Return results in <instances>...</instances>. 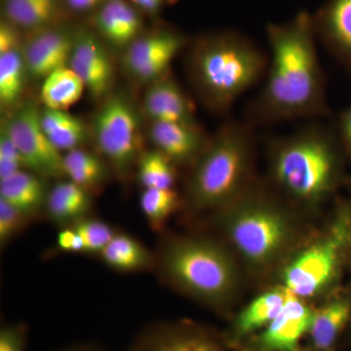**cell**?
<instances>
[{
	"mask_svg": "<svg viewBox=\"0 0 351 351\" xmlns=\"http://www.w3.org/2000/svg\"><path fill=\"white\" fill-rule=\"evenodd\" d=\"M270 48L265 85L247 110V121L270 124L329 115L326 82L313 14L300 11L265 27Z\"/></svg>",
	"mask_w": 351,
	"mask_h": 351,
	"instance_id": "cell-1",
	"label": "cell"
},
{
	"mask_svg": "<svg viewBox=\"0 0 351 351\" xmlns=\"http://www.w3.org/2000/svg\"><path fill=\"white\" fill-rule=\"evenodd\" d=\"M269 177L276 193L301 206L325 202L345 180L346 154L336 129L309 124L269 145Z\"/></svg>",
	"mask_w": 351,
	"mask_h": 351,
	"instance_id": "cell-2",
	"label": "cell"
},
{
	"mask_svg": "<svg viewBox=\"0 0 351 351\" xmlns=\"http://www.w3.org/2000/svg\"><path fill=\"white\" fill-rule=\"evenodd\" d=\"M186 71L201 103L216 114L267 75L269 56L250 38L233 31L201 34L189 43Z\"/></svg>",
	"mask_w": 351,
	"mask_h": 351,
	"instance_id": "cell-3",
	"label": "cell"
},
{
	"mask_svg": "<svg viewBox=\"0 0 351 351\" xmlns=\"http://www.w3.org/2000/svg\"><path fill=\"white\" fill-rule=\"evenodd\" d=\"M253 124L230 120L209 138L191 166L186 195L198 211L223 209L255 182L256 138Z\"/></svg>",
	"mask_w": 351,
	"mask_h": 351,
	"instance_id": "cell-4",
	"label": "cell"
},
{
	"mask_svg": "<svg viewBox=\"0 0 351 351\" xmlns=\"http://www.w3.org/2000/svg\"><path fill=\"white\" fill-rule=\"evenodd\" d=\"M221 228L235 251L255 269H267L297 239L294 217L281 196L254 182L241 197L219 210Z\"/></svg>",
	"mask_w": 351,
	"mask_h": 351,
	"instance_id": "cell-5",
	"label": "cell"
},
{
	"mask_svg": "<svg viewBox=\"0 0 351 351\" xmlns=\"http://www.w3.org/2000/svg\"><path fill=\"white\" fill-rule=\"evenodd\" d=\"M160 269L173 286L207 306H225L239 288V267L232 254L203 237L171 240L161 254Z\"/></svg>",
	"mask_w": 351,
	"mask_h": 351,
	"instance_id": "cell-6",
	"label": "cell"
},
{
	"mask_svg": "<svg viewBox=\"0 0 351 351\" xmlns=\"http://www.w3.org/2000/svg\"><path fill=\"white\" fill-rule=\"evenodd\" d=\"M351 267V201L339 200L331 223L295 253L283 270L284 287L299 298L332 289Z\"/></svg>",
	"mask_w": 351,
	"mask_h": 351,
	"instance_id": "cell-7",
	"label": "cell"
},
{
	"mask_svg": "<svg viewBox=\"0 0 351 351\" xmlns=\"http://www.w3.org/2000/svg\"><path fill=\"white\" fill-rule=\"evenodd\" d=\"M143 110L123 90L113 91L94 114L90 131L99 152L120 178L137 166L143 151Z\"/></svg>",
	"mask_w": 351,
	"mask_h": 351,
	"instance_id": "cell-8",
	"label": "cell"
},
{
	"mask_svg": "<svg viewBox=\"0 0 351 351\" xmlns=\"http://www.w3.org/2000/svg\"><path fill=\"white\" fill-rule=\"evenodd\" d=\"M1 122L24 157L27 169L45 180L66 176L63 156L44 132L40 108L34 101H23L20 107L4 114Z\"/></svg>",
	"mask_w": 351,
	"mask_h": 351,
	"instance_id": "cell-9",
	"label": "cell"
},
{
	"mask_svg": "<svg viewBox=\"0 0 351 351\" xmlns=\"http://www.w3.org/2000/svg\"><path fill=\"white\" fill-rule=\"evenodd\" d=\"M189 43L182 32L168 27L144 32L121 53L122 66L136 82L151 84L169 75L171 64Z\"/></svg>",
	"mask_w": 351,
	"mask_h": 351,
	"instance_id": "cell-10",
	"label": "cell"
},
{
	"mask_svg": "<svg viewBox=\"0 0 351 351\" xmlns=\"http://www.w3.org/2000/svg\"><path fill=\"white\" fill-rule=\"evenodd\" d=\"M69 66L80 76L95 101H104L114 91L115 66L110 48L91 29L76 27Z\"/></svg>",
	"mask_w": 351,
	"mask_h": 351,
	"instance_id": "cell-11",
	"label": "cell"
},
{
	"mask_svg": "<svg viewBox=\"0 0 351 351\" xmlns=\"http://www.w3.org/2000/svg\"><path fill=\"white\" fill-rule=\"evenodd\" d=\"M75 29L73 25L60 24L25 32L23 55L29 82H43L57 69L69 66Z\"/></svg>",
	"mask_w": 351,
	"mask_h": 351,
	"instance_id": "cell-12",
	"label": "cell"
},
{
	"mask_svg": "<svg viewBox=\"0 0 351 351\" xmlns=\"http://www.w3.org/2000/svg\"><path fill=\"white\" fill-rule=\"evenodd\" d=\"M129 351H225L213 336L191 323H161L138 335Z\"/></svg>",
	"mask_w": 351,
	"mask_h": 351,
	"instance_id": "cell-13",
	"label": "cell"
},
{
	"mask_svg": "<svg viewBox=\"0 0 351 351\" xmlns=\"http://www.w3.org/2000/svg\"><path fill=\"white\" fill-rule=\"evenodd\" d=\"M314 311L301 298L291 295L280 313L256 339V351H298L313 324Z\"/></svg>",
	"mask_w": 351,
	"mask_h": 351,
	"instance_id": "cell-14",
	"label": "cell"
},
{
	"mask_svg": "<svg viewBox=\"0 0 351 351\" xmlns=\"http://www.w3.org/2000/svg\"><path fill=\"white\" fill-rule=\"evenodd\" d=\"M95 32L121 54L144 34L142 13L129 0H108L93 14Z\"/></svg>",
	"mask_w": 351,
	"mask_h": 351,
	"instance_id": "cell-15",
	"label": "cell"
},
{
	"mask_svg": "<svg viewBox=\"0 0 351 351\" xmlns=\"http://www.w3.org/2000/svg\"><path fill=\"white\" fill-rule=\"evenodd\" d=\"M142 110L151 122H175L199 126L193 101L181 85L169 75L147 85Z\"/></svg>",
	"mask_w": 351,
	"mask_h": 351,
	"instance_id": "cell-16",
	"label": "cell"
},
{
	"mask_svg": "<svg viewBox=\"0 0 351 351\" xmlns=\"http://www.w3.org/2000/svg\"><path fill=\"white\" fill-rule=\"evenodd\" d=\"M313 22L317 40L351 71V0H326Z\"/></svg>",
	"mask_w": 351,
	"mask_h": 351,
	"instance_id": "cell-17",
	"label": "cell"
},
{
	"mask_svg": "<svg viewBox=\"0 0 351 351\" xmlns=\"http://www.w3.org/2000/svg\"><path fill=\"white\" fill-rule=\"evenodd\" d=\"M147 135L154 149L162 152L176 166L193 165L210 138L200 125L160 121L151 122Z\"/></svg>",
	"mask_w": 351,
	"mask_h": 351,
	"instance_id": "cell-18",
	"label": "cell"
},
{
	"mask_svg": "<svg viewBox=\"0 0 351 351\" xmlns=\"http://www.w3.org/2000/svg\"><path fill=\"white\" fill-rule=\"evenodd\" d=\"M350 320L351 291L337 293L324 306L314 311L308 332L314 348L319 351L331 350Z\"/></svg>",
	"mask_w": 351,
	"mask_h": 351,
	"instance_id": "cell-19",
	"label": "cell"
},
{
	"mask_svg": "<svg viewBox=\"0 0 351 351\" xmlns=\"http://www.w3.org/2000/svg\"><path fill=\"white\" fill-rule=\"evenodd\" d=\"M1 13L24 32L64 24L66 15L59 0H1Z\"/></svg>",
	"mask_w": 351,
	"mask_h": 351,
	"instance_id": "cell-20",
	"label": "cell"
},
{
	"mask_svg": "<svg viewBox=\"0 0 351 351\" xmlns=\"http://www.w3.org/2000/svg\"><path fill=\"white\" fill-rule=\"evenodd\" d=\"M92 204L90 191L69 180L58 182L49 189L45 209L49 218L57 225L73 226L86 218Z\"/></svg>",
	"mask_w": 351,
	"mask_h": 351,
	"instance_id": "cell-21",
	"label": "cell"
},
{
	"mask_svg": "<svg viewBox=\"0 0 351 351\" xmlns=\"http://www.w3.org/2000/svg\"><path fill=\"white\" fill-rule=\"evenodd\" d=\"M48 191L46 180L29 171H20L0 181V198L29 218L45 207Z\"/></svg>",
	"mask_w": 351,
	"mask_h": 351,
	"instance_id": "cell-22",
	"label": "cell"
},
{
	"mask_svg": "<svg viewBox=\"0 0 351 351\" xmlns=\"http://www.w3.org/2000/svg\"><path fill=\"white\" fill-rule=\"evenodd\" d=\"M291 295L283 286L267 291L254 299L235 318L233 337L243 338L265 329L280 313Z\"/></svg>",
	"mask_w": 351,
	"mask_h": 351,
	"instance_id": "cell-23",
	"label": "cell"
},
{
	"mask_svg": "<svg viewBox=\"0 0 351 351\" xmlns=\"http://www.w3.org/2000/svg\"><path fill=\"white\" fill-rule=\"evenodd\" d=\"M40 122L51 143L60 152L80 149L91 138L90 127L66 110L40 108Z\"/></svg>",
	"mask_w": 351,
	"mask_h": 351,
	"instance_id": "cell-24",
	"label": "cell"
},
{
	"mask_svg": "<svg viewBox=\"0 0 351 351\" xmlns=\"http://www.w3.org/2000/svg\"><path fill=\"white\" fill-rule=\"evenodd\" d=\"M29 82L23 47L0 53V107L4 114L20 107Z\"/></svg>",
	"mask_w": 351,
	"mask_h": 351,
	"instance_id": "cell-25",
	"label": "cell"
},
{
	"mask_svg": "<svg viewBox=\"0 0 351 351\" xmlns=\"http://www.w3.org/2000/svg\"><path fill=\"white\" fill-rule=\"evenodd\" d=\"M84 83L69 66L57 69L43 80L40 101L43 107L66 110L82 98Z\"/></svg>",
	"mask_w": 351,
	"mask_h": 351,
	"instance_id": "cell-26",
	"label": "cell"
},
{
	"mask_svg": "<svg viewBox=\"0 0 351 351\" xmlns=\"http://www.w3.org/2000/svg\"><path fill=\"white\" fill-rule=\"evenodd\" d=\"M104 262L120 271H136L151 267L149 251L130 235L115 234L100 254Z\"/></svg>",
	"mask_w": 351,
	"mask_h": 351,
	"instance_id": "cell-27",
	"label": "cell"
},
{
	"mask_svg": "<svg viewBox=\"0 0 351 351\" xmlns=\"http://www.w3.org/2000/svg\"><path fill=\"white\" fill-rule=\"evenodd\" d=\"M63 159L66 177L78 186L90 191L107 181L108 165L98 154L80 147L66 152Z\"/></svg>",
	"mask_w": 351,
	"mask_h": 351,
	"instance_id": "cell-28",
	"label": "cell"
},
{
	"mask_svg": "<svg viewBox=\"0 0 351 351\" xmlns=\"http://www.w3.org/2000/svg\"><path fill=\"white\" fill-rule=\"evenodd\" d=\"M137 166L138 181L145 189H174L176 165L162 152L144 151Z\"/></svg>",
	"mask_w": 351,
	"mask_h": 351,
	"instance_id": "cell-29",
	"label": "cell"
},
{
	"mask_svg": "<svg viewBox=\"0 0 351 351\" xmlns=\"http://www.w3.org/2000/svg\"><path fill=\"white\" fill-rule=\"evenodd\" d=\"M180 196L174 189H145L140 205L145 219L154 230H160L180 205Z\"/></svg>",
	"mask_w": 351,
	"mask_h": 351,
	"instance_id": "cell-30",
	"label": "cell"
},
{
	"mask_svg": "<svg viewBox=\"0 0 351 351\" xmlns=\"http://www.w3.org/2000/svg\"><path fill=\"white\" fill-rule=\"evenodd\" d=\"M73 228L82 237L84 245L83 252L89 254H101L115 235L108 223L87 217L75 223Z\"/></svg>",
	"mask_w": 351,
	"mask_h": 351,
	"instance_id": "cell-31",
	"label": "cell"
},
{
	"mask_svg": "<svg viewBox=\"0 0 351 351\" xmlns=\"http://www.w3.org/2000/svg\"><path fill=\"white\" fill-rule=\"evenodd\" d=\"M27 169L25 158L9 135L5 125H0V181Z\"/></svg>",
	"mask_w": 351,
	"mask_h": 351,
	"instance_id": "cell-32",
	"label": "cell"
},
{
	"mask_svg": "<svg viewBox=\"0 0 351 351\" xmlns=\"http://www.w3.org/2000/svg\"><path fill=\"white\" fill-rule=\"evenodd\" d=\"M27 215L0 198V243H8L27 225Z\"/></svg>",
	"mask_w": 351,
	"mask_h": 351,
	"instance_id": "cell-33",
	"label": "cell"
},
{
	"mask_svg": "<svg viewBox=\"0 0 351 351\" xmlns=\"http://www.w3.org/2000/svg\"><path fill=\"white\" fill-rule=\"evenodd\" d=\"M0 351H27V329L25 325L16 323L1 328Z\"/></svg>",
	"mask_w": 351,
	"mask_h": 351,
	"instance_id": "cell-34",
	"label": "cell"
},
{
	"mask_svg": "<svg viewBox=\"0 0 351 351\" xmlns=\"http://www.w3.org/2000/svg\"><path fill=\"white\" fill-rule=\"evenodd\" d=\"M25 32L19 27L1 18L0 22V53L22 48L24 45Z\"/></svg>",
	"mask_w": 351,
	"mask_h": 351,
	"instance_id": "cell-35",
	"label": "cell"
},
{
	"mask_svg": "<svg viewBox=\"0 0 351 351\" xmlns=\"http://www.w3.org/2000/svg\"><path fill=\"white\" fill-rule=\"evenodd\" d=\"M336 132L346 158L351 161V104L339 114Z\"/></svg>",
	"mask_w": 351,
	"mask_h": 351,
	"instance_id": "cell-36",
	"label": "cell"
},
{
	"mask_svg": "<svg viewBox=\"0 0 351 351\" xmlns=\"http://www.w3.org/2000/svg\"><path fill=\"white\" fill-rule=\"evenodd\" d=\"M58 246L61 250L66 252H83L84 245L75 228H64L58 234Z\"/></svg>",
	"mask_w": 351,
	"mask_h": 351,
	"instance_id": "cell-37",
	"label": "cell"
},
{
	"mask_svg": "<svg viewBox=\"0 0 351 351\" xmlns=\"http://www.w3.org/2000/svg\"><path fill=\"white\" fill-rule=\"evenodd\" d=\"M108 0H64V7L73 13L95 12Z\"/></svg>",
	"mask_w": 351,
	"mask_h": 351,
	"instance_id": "cell-38",
	"label": "cell"
},
{
	"mask_svg": "<svg viewBox=\"0 0 351 351\" xmlns=\"http://www.w3.org/2000/svg\"><path fill=\"white\" fill-rule=\"evenodd\" d=\"M142 14L149 16L158 15L164 7L173 3L175 0H129Z\"/></svg>",
	"mask_w": 351,
	"mask_h": 351,
	"instance_id": "cell-39",
	"label": "cell"
},
{
	"mask_svg": "<svg viewBox=\"0 0 351 351\" xmlns=\"http://www.w3.org/2000/svg\"><path fill=\"white\" fill-rule=\"evenodd\" d=\"M64 351H87L85 350L83 348H69V350H66Z\"/></svg>",
	"mask_w": 351,
	"mask_h": 351,
	"instance_id": "cell-40",
	"label": "cell"
},
{
	"mask_svg": "<svg viewBox=\"0 0 351 351\" xmlns=\"http://www.w3.org/2000/svg\"><path fill=\"white\" fill-rule=\"evenodd\" d=\"M350 186H351V181H350Z\"/></svg>",
	"mask_w": 351,
	"mask_h": 351,
	"instance_id": "cell-41",
	"label": "cell"
}]
</instances>
